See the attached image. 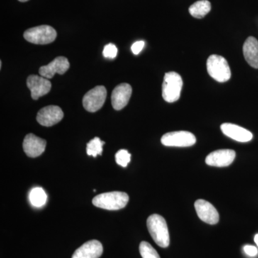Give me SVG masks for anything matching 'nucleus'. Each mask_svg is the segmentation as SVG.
Listing matches in <instances>:
<instances>
[{
	"label": "nucleus",
	"mask_w": 258,
	"mask_h": 258,
	"mask_svg": "<svg viewBox=\"0 0 258 258\" xmlns=\"http://www.w3.org/2000/svg\"><path fill=\"white\" fill-rule=\"evenodd\" d=\"M147 223L148 230L154 242L163 248L167 247L170 243V238L165 219L154 214L149 217Z\"/></svg>",
	"instance_id": "obj_1"
},
{
	"label": "nucleus",
	"mask_w": 258,
	"mask_h": 258,
	"mask_svg": "<svg viewBox=\"0 0 258 258\" xmlns=\"http://www.w3.org/2000/svg\"><path fill=\"white\" fill-rule=\"evenodd\" d=\"M129 197L122 191H111L97 195L93 199L95 207L107 210H118L124 208L128 203Z\"/></svg>",
	"instance_id": "obj_2"
},
{
	"label": "nucleus",
	"mask_w": 258,
	"mask_h": 258,
	"mask_svg": "<svg viewBox=\"0 0 258 258\" xmlns=\"http://www.w3.org/2000/svg\"><path fill=\"white\" fill-rule=\"evenodd\" d=\"M183 81L176 72L166 73L162 84V96L168 103H174L179 99L182 89Z\"/></svg>",
	"instance_id": "obj_3"
},
{
	"label": "nucleus",
	"mask_w": 258,
	"mask_h": 258,
	"mask_svg": "<svg viewBox=\"0 0 258 258\" xmlns=\"http://www.w3.org/2000/svg\"><path fill=\"white\" fill-rule=\"evenodd\" d=\"M209 75L220 83L228 81L231 78V71L225 57L217 55H210L207 61Z\"/></svg>",
	"instance_id": "obj_4"
},
{
	"label": "nucleus",
	"mask_w": 258,
	"mask_h": 258,
	"mask_svg": "<svg viewBox=\"0 0 258 258\" xmlns=\"http://www.w3.org/2000/svg\"><path fill=\"white\" fill-rule=\"evenodd\" d=\"M57 32L55 29L49 25H40L28 29L24 33L27 41L36 45H47L55 41Z\"/></svg>",
	"instance_id": "obj_5"
},
{
	"label": "nucleus",
	"mask_w": 258,
	"mask_h": 258,
	"mask_svg": "<svg viewBox=\"0 0 258 258\" xmlns=\"http://www.w3.org/2000/svg\"><path fill=\"white\" fill-rule=\"evenodd\" d=\"M107 96L106 88L103 86H98L86 93L83 98V106L85 109L91 113L101 109Z\"/></svg>",
	"instance_id": "obj_6"
},
{
	"label": "nucleus",
	"mask_w": 258,
	"mask_h": 258,
	"mask_svg": "<svg viewBox=\"0 0 258 258\" xmlns=\"http://www.w3.org/2000/svg\"><path fill=\"white\" fill-rule=\"evenodd\" d=\"M196 137L193 134L185 131L169 132L161 137V142L166 147H189L196 143Z\"/></svg>",
	"instance_id": "obj_7"
},
{
	"label": "nucleus",
	"mask_w": 258,
	"mask_h": 258,
	"mask_svg": "<svg viewBox=\"0 0 258 258\" xmlns=\"http://www.w3.org/2000/svg\"><path fill=\"white\" fill-rule=\"evenodd\" d=\"M63 116V112L60 107L49 106L42 108L37 113V120L40 125L50 127L59 123Z\"/></svg>",
	"instance_id": "obj_8"
},
{
	"label": "nucleus",
	"mask_w": 258,
	"mask_h": 258,
	"mask_svg": "<svg viewBox=\"0 0 258 258\" xmlns=\"http://www.w3.org/2000/svg\"><path fill=\"white\" fill-rule=\"evenodd\" d=\"M27 86L30 90L32 99L37 100L45 96L51 89V83L48 79L42 76L31 75L27 79Z\"/></svg>",
	"instance_id": "obj_9"
},
{
	"label": "nucleus",
	"mask_w": 258,
	"mask_h": 258,
	"mask_svg": "<svg viewBox=\"0 0 258 258\" xmlns=\"http://www.w3.org/2000/svg\"><path fill=\"white\" fill-rule=\"evenodd\" d=\"M195 208L199 218L210 225H215L220 220L218 212L211 203L204 200L195 202Z\"/></svg>",
	"instance_id": "obj_10"
},
{
	"label": "nucleus",
	"mask_w": 258,
	"mask_h": 258,
	"mask_svg": "<svg viewBox=\"0 0 258 258\" xmlns=\"http://www.w3.org/2000/svg\"><path fill=\"white\" fill-rule=\"evenodd\" d=\"M69 68V60L62 56H59L47 66L40 67L39 69V74L45 79H51L55 74L63 75Z\"/></svg>",
	"instance_id": "obj_11"
},
{
	"label": "nucleus",
	"mask_w": 258,
	"mask_h": 258,
	"mask_svg": "<svg viewBox=\"0 0 258 258\" xmlns=\"http://www.w3.org/2000/svg\"><path fill=\"white\" fill-rule=\"evenodd\" d=\"M236 154L232 149H220L210 153L206 158V164L209 166L224 167L230 165L235 160Z\"/></svg>",
	"instance_id": "obj_12"
},
{
	"label": "nucleus",
	"mask_w": 258,
	"mask_h": 258,
	"mask_svg": "<svg viewBox=\"0 0 258 258\" xmlns=\"http://www.w3.org/2000/svg\"><path fill=\"white\" fill-rule=\"evenodd\" d=\"M23 150L29 157L35 158L45 152L46 141L32 134H29L23 141Z\"/></svg>",
	"instance_id": "obj_13"
},
{
	"label": "nucleus",
	"mask_w": 258,
	"mask_h": 258,
	"mask_svg": "<svg viewBox=\"0 0 258 258\" xmlns=\"http://www.w3.org/2000/svg\"><path fill=\"white\" fill-rule=\"evenodd\" d=\"M132 94V88L128 83H121L114 88L111 95V103L116 111L123 109L128 104Z\"/></svg>",
	"instance_id": "obj_14"
},
{
	"label": "nucleus",
	"mask_w": 258,
	"mask_h": 258,
	"mask_svg": "<svg viewBox=\"0 0 258 258\" xmlns=\"http://www.w3.org/2000/svg\"><path fill=\"white\" fill-rule=\"evenodd\" d=\"M103 251V245L99 241L90 240L76 249L72 258H99Z\"/></svg>",
	"instance_id": "obj_15"
},
{
	"label": "nucleus",
	"mask_w": 258,
	"mask_h": 258,
	"mask_svg": "<svg viewBox=\"0 0 258 258\" xmlns=\"http://www.w3.org/2000/svg\"><path fill=\"white\" fill-rule=\"evenodd\" d=\"M221 130L227 137L242 143L249 142L253 137L249 131L233 123H223L221 125Z\"/></svg>",
	"instance_id": "obj_16"
},
{
	"label": "nucleus",
	"mask_w": 258,
	"mask_h": 258,
	"mask_svg": "<svg viewBox=\"0 0 258 258\" xmlns=\"http://www.w3.org/2000/svg\"><path fill=\"white\" fill-rule=\"evenodd\" d=\"M243 55L247 63L258 69V41L254 37H249L243 45Z\"/></svg>",
	"instance_id": "obj_17"
},
{
	"label": "nucleus",
	"mask_w": 258,
	"mask_h": 258,
	"mask_svg": "<svg viewBox=\"0 0 258 258\" xmlns=\"http://www.w3.org/2000/svg\"><path fill=\"white\" fill-rule=\"evenodd\" d=\"M211 10V3L208 0H200L190 6L189 12L194 18H205Z\"/></svg>",
	"instance_id": "obj_18"
},
{
	"label": "nucleus",
	"mask_w": 258,
	"mask_h": 258,
	"mask_svg": "<svg viewBox=\"0 0 258 258\" xmlns=\"http://www.w3.org/2000/svg\"><path fill=\"white\" fill-rule=\"evenodd\" d=\"M30 203L35 208H41L47 201V195L41 187H35L30 191L29 195Z\"/></svg>",
	"instance_id": "obj_19"
},
{
	"label": "nucleus",
	"mask_w": 258,
	"mask_h": 258,
	"mask_svg": "<svg viewBox=\"0 0 258 258\" xmlns=\"http://www.w3.org/2000/svg\"><path fill=\"white\" fill-rule=\"evenodd\" d=\"M105 142L101 141L98 137H95L87 144L86 152L88 156L96 157L98 155H101L103 152V146Z\"/></svg>",
	"instance_id": "obj_20"
},
{
	"label": "nucleus",
	"mask_w": 258,
	"mask_h": 258,
	"mask_svg": "<svg viewBox=\"0 0 258 258\" xmlns=\"http://www.w3.org/2000/svg\"><path fill=\"white\" fill-rule=\"evenodd\" d=\"M139 252L142 258H160L157 250L149 242L145 241L141 242Z\"/></svg>",
	"instance_id": "obj_21"
},
{
	"label": "nucleus",
	"mask_w": 258,
	"mask_h": 258,
	"mask_svg": "<svg viewBox=\"0 0 258 258\" xmlns=\"http://www.w3.org/2000/svg\"><path fill=\"white\" fill-rule=\"evenodd\" d=\"M131 161V154L125 149H120L115 154V161L118 165L125 167Z\"/></svg>",
	"instance_id": "obj_22"
},
{
	"label": "nucleus",
	"mask_w": 258,
	"mask_h": 258,
	"mask_svg": "<svg viewBox=\"0 0 258 258\" xmlns=\"http://www.w3.org/2000/svg\"><path fill=\"white\" fill-rule=\"evenodd\" d=\"M117 54H118V49L113 44H108L103 49V55L106 58H115L116 57Z\"/></svg>",
	"instance_id": "obj_23"
},
{
	"label": "nucleus",
	"mask_w": 258,
	"mask_h": 258,
	"mask_svg": "<svg viewBox=\"0 0 258 258\" xmlns=\"http://www.w3.org/2000/svg\"><path fill=\"white\" fill-rule=\"evenodd\" d=\"M144 45H145V42L142 41V40L134 42L132 46V51L134 55H139L141 51L143 50Z\"/></svg>",
	"instance_id": "obj_24"
},
{
	"label": "nucleus",
	"mask_w": 258,
	"mask_h": 258,
	"mask_svg": "<svg viewBox=\"0 0 258 258\" xmlns=\"http://www.w3.org/2000/svg\"><path fill=\"white\" fill-rule=\"evenodd\" d=\"M244 251L247 255L251 256V257H254V256L257 255L258 253L257 249L252 245L244 246Z\"/></svg>",
	"instance_id": "obj_25"
},
{
	"label": "nucleus",
	"mask_w": 258,
	"mask_h": 258,
	"mask_svg": "<svg viewBox=\"0 0 258 258\" xmlns=\"http://www.w3.org/2000/svg\"><path fill=\"white\" fill-rule=\"evenodd\" d=\"M254 242H255L256 244H257V247H258V234H257V235L254 236Z\"/></svg>",
	"instance_id": "obj_26"
},
{
	"label": "nucleus",
	"mask_w": 258,
	"mask_h": 258,
	"mask_svg": "<svg viewBox=\"0 0 258 258\" xmlns=\"http://www.w3.org/2000/svg\"><path fill=\"white\" fill-rule=\"evenodd\" d=\"M20 2H22V3H25V2L28 1V0H19Z\"/></svg>",
	"instance_id": "obj_27"
}]
</instances>
